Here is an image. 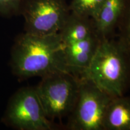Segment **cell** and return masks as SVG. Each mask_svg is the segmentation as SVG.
Segmentation results:
<instances>
[{"label": "cell", "mask_w": 130, "mask_h": 130, "mask_svg": "<svg viewBox=\"0 0 130 130\" xmlns=\"http://www.w3.org/2000/svg\"><path fill=\"white\" fill-rule=\"evenodd\" d=\"M11 65L14 75L21 78L69 72L59 33L38 36L25 32L19 36L12 50Z\"/></svg>", "instance_id": "obj_1"}, {"label": "cell", "mask_w": 130, "mask_h": 130, "mask_svg": "<svg viewBox=\"0 0 130 130\" xmlns=\"http://www.w3.org/2000/svg\"><path fill=\"white\" fill-rule=\"evenodd\" d=\"M81 78L88 79L113 97L130 87V57L117 39H101L88 68Z\"/></svg>", "instance_id": "obj_2"}, {"label": "cell", "mask_w": 130, "mask_h": 130, "mask_svg": "<svg viewBox=\"0 0 130 130\" xmlns=\"http://www.w3.org/2000/svg\"><path fill=\"white\" fill-rule=\"evenodd\" d=\"M80 78L59 72L42 78L36 87L45 115L52 121L68 116L78 94Z\"/></svg>", "instance_id": "obj_3"}, {"label": "cell", "mask_w": 130, "mask_h": 130, "mask_svg": "<svg viewBox=\"0 0 130 130\" xmlns=\"http://www.w3.org/2000/svg\"><path fill=\"white\" fill-rule=\"evenodd\" d=\"M113 98L89 79L80 78L77 101L68 116V129L104 130L105 113Z\"/></svg>", "instance_id": "obj_4"}, {"label": "cell", "mask_w": 130, "mask_h": 130, "mask_svg": "<svg viewBox=\"0 0 130 130\" xmlns=\"http://www.w3.org/2000/svg\"><path fill=\"white\" fill-rule=\"evenodd\" d=\"M4 119L9 125L21 130H53L57 128L45 115L36 87H23L12 96Z\"/></svg>", "instance_id": "obj_5"}, {"label": "cell", "mask_w": 130, "mask_h": 130, "mask_svg": "<svg viewBox=\"0 0 130 130\" xmlns=\"http://www.w3.org/2000/svg\"><path fill=\"white\" fill-rule=\"evenodd\" d=\"M21 12L25 32L38 36L58 33L71 13L64 0H26Z\"/></svg>", "instance_id": "obj_6"}, {"label": "cell", "mask_w": 130, "mask_h": 130, "mask_svg": "<svg viewBox=\"0 0 130 130\" xmlns=\"http://www.w3.org/2000/svg\"><path fill=\"white\" fill-rule=\"evenodd\" d=\"M101 39L94 35L82 41L64 46V61L68 72L82 77L96 51Z\"/></svg>", "instance_id": "obj_7"}, {"label": "cell", "mask_w": 130, "mask_h": 130, "mask_svg": "<svg viewBox=\"0 0 130 130\" xmlns=\"http://www.w3.org/2000/svg\"><path fill=\"white\" fill-rule=\"evenodd\" d=\"M126 0H105L93 18L96 32L101 38L110 37L118 28Z\"/></svg>", "instance_id": "obj_8"}, {"label": "cell", "mask_w": 130, "mask_h": 130, "mask_svg": "<svg viewBox=\"0 0 130 130\" xmlns=\"http://www.w3.org/2000/svg\"><path fill=\"white\" fill-rule=\"evenodd\" d=\"M58 33L64 46L82 41L91 36L97 35L93 19L71 12Z\"/></svg>", "instance_id": "obj_9"}, {"label": "cell", "mask_w": 130, "mask_h": 130, "mask_svg": "<svg viewBox=\"0 0 130 130\" xmlns=\"http://www.w3.org/2000/svg\"><path fill=\"white\" fill-rule=\"evenodd\" d=\"M104 130H130V96L114 97L105 111Z\"/></svg>", "instance_id": "obj_10"}, {"label": "cell", "mask_w": 130, "mask_h": 130, "mask_svg": "<svg viewBox=\"0 0 130 130\" xmlns=\"http://www.w3.org/2000/svg\"><path fill=\"white\" fill-rule=\"evenodd\" d=\"M105 0H71L69 6L72 13L93 19Z\"/></svg>", "instance_id": "obj_11"}, {"label": "cell", "mask_w": 130, "mask_h": 130, "mask_svg": "<svg viewBox=\"0 0 130 130\" xmlns=\"http://www.w3.org/2000/svg\"><path fill=\"white\" fill-rule=\"evenodd\" d=\"M117 28V40L130 57V0H126L125 7Z\"/></svg>", "instance_id": "obj_12"}, {"label": "cell", "mask_w": 130, "mask_h": 130, "mask_svg": "<svg viewBox=\"0 0 130 130\" xmlns=\"http://www.w3.org/2000/svg\"><path fill=\"white\" fill-rule=\"evenodd\" d=\"M26 0H0V14L12 15L21 12Z\"/></svg>", "instance_id": "obj_13"}, {"label": "cell", "mask_w": 130, "mask_h": 130, "mask_svg": "<svg viewBox=\"0 0 130 130\" xmlns=\"http://www.w3.org/2000/svg\"><path fill=\"white\" fill-rule=\"evenodd\" d=\"M129 88H130V87H129Z\"/></svg>", "instance_id": "obj_14"}]
</instances>
